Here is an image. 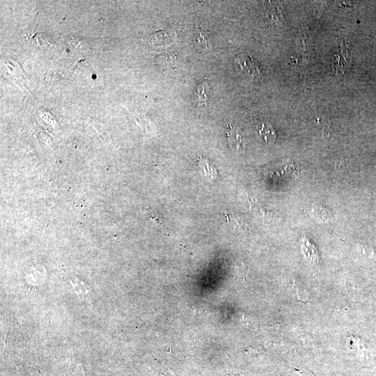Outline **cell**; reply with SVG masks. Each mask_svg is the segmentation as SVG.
I'll use <instances>...</instances> for the list:
<instances>
[{"label":"cell","instance_id":"obj_1","mask_svg":"<svg viewBox=\"0 0 376 376\" xmlns=\"http://www.w3.org/2000/svg\"><path fill=\"white\" fill-rule=\"evenodd\" d=\"M235 65L238 66L240 71L246 76H251L255 77L261 74V71L257 64L255 63L252 58L249 57H238L235 60Z\"/></svg>","mask_w":376,"mask_h":376},{"label":"cell","instance_id":"obj_2","mask_svg":"<svg viewBox=\"0 0 376 376\" xmlns=\"http://www.w3.org/2000/svg\"><path fill=\"white\" fill-rule=\"evenodd\" d=\"M155 60L157 67L162 71L175 70L178 67V59L175 53L161 54L155 57Z\"/></svg>","mask_w":376,"mask_h":376},{"label":"cell","instance_id":"obj_3","mask_svg":"<svg viewBox=\"0 0 376 376\" xmlns=\"http://www.w3.org/2000/svg\"><path fill=\"white\" fill-rule=\"evenodd\" d=\"M209 85L207 79H204L199 83L195 88L193 94V100L199 108H204L206 106L209 99Z\"/></svg>","mask_w":376,"mask_h":376},{"label":"cell","instance_id":"obj_4","mask_svg":"<svg viewBox=\"0 0 376 376\" xmlns=\"http://www.w3.org/2000/svg\"><path fill=\"white\" fill-rule=\"evenodd\" d=\"M197 162L199 174L206 181H212L217 176V170L207 159L199 156Z\"/></svg>","mask_w":376,"mask_h":376},{"label":"cell","instance_id":"obj_5","mask_svg":"<svg viewBox=\"0 0 376 376\" xmlns=\"http://www.w3.org/2000/svg\"><path fill=\"white\" fill-rule=\"evenodd\" d=\"M195 44L200 53L209 51L212 48V39L208 33L203 30H198L195 34Z\"/></svg>","mask_w":376,"mask_h":376},{"label":"cell","instance_id":"obj_6","mask_svg":"<svg viewBox=\"0 0 376 376\" xmlns=\"http://www.w3.org/2000/svg\"><path fill=\"white\" fill-rule=\"evenodd\" d=\"M169 40H170V37L167 35V33L160 30L154 33L150 37V43L153 46H159V45L165 44L169 41Z\"/></svg>","mask_w":376,"mask_h":376},{"label":"cell","instance_id":"obj_7","mask_svg":"<svg viewBox=\"0 0 376 376\" xmlns=\"http://www.w3.org/2000/svg\"><path fill=\"white\" fill-rule=\"evenodd\" d=\"M228 144L231 149H235L236 150L240 149V145L242 143V139L241 136L239 135L238 133L233 132V128L231 131L227 132Z\"/></svg>","mask_w":376,"mask_h":376},{"label":"cell","instance_id":"obj_8","mask_svg":"<svg viewBox=\"0 0 376 376\" xmlns=\"http://www.w3.org/2000/svg\"><path fill=\"white\" fill-rule=\"evenodd\" d=\"M259 133L263 136L267 142L273 141L276 138L275 132L270 124H263L261 129L259 131Z\"/></svg>","mask_w":376,"mask_h":376}]
</instances>
